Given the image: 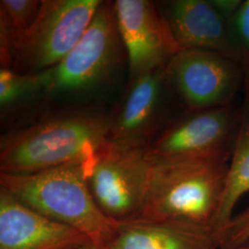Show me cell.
<instances>
[{
	"label": "cell",
	"mask_w": 249,
	"mask_h": 249,
	"mask_svg": "<svg viewBox=\"0 0 249 249\" xmlns=\"http://www.w3.org/2000/svg\"><path fill=\"white\" fill-rule=\"evenodd\" d=\"M41 92L44 93L40 74H23L1 68L0 107L2 114Z\"/></svg>",
	"instance_id": "2e32d148"
},
{
	"label": "cell",
	"mask_w": 249,
	"mask_h": 249,
	"mask_svg": "<svg viewBox=\"0 0 249 249\" xmlns=\"http://www.w3.org/2000/svg\"><path fill=\"white\" fill-rule=\"evenodd\" d=\"M249 113V111H248Z\"/></svg>",
	"instance_id": "7402d4cb"
},
{
	"label": "cell",
	"mask_w": 249,
	"mask_h": 249,
	"mask_svg": "<svg viewBox=\"0 0 249 249\" xmlns=\"http://www.w3.org/2000/svg\"><path fill=\"white\" fill-rule=\"evenodd\" d=\"M230 157L231 154L207 159H150L139 220L185 221L211 227L219 209Z\"/></svg>",
	"instance_id": "7a4b0ae2"
},
{
	"label": "cell",
	"mask_w": 249,
	"mask_h": 249,
	"mask_svg": "<svg viewBox=\"0 0 249 249\" xmlns=\"http://www.w3.org/2000/svg\"><path fill=\"white\" fill-rule=\"evenodd\" d=\"M165 68L130 81L121 105L109 116L108 142L122 147L146 149L156 137L164 89L168 85Z\"/></svg>",
	"instance_id": "30bf717a"
},
{
	"label": "cell",
	"mask_w": 249,
	"mask_h": 249,
	"mask_svg": "<svg viewBox=\"0 0 249 249\" xmlns=\"http://www.w3.org/2000/svg\"><path fill=\"white\" fill-rule=\"evenodd\" d=\"M89 240L37 213L0 187V249H67Z\"/></svg>",
	"instance_id": "7c38bea8"
},
{
	"label": "cell",
	"mask_w": 249,
	"mask_h": 249,
	"mask_svg": "<svg viewBox=\"0 0 249 249\" xmlns=\"http://www.w3.org/2000/svg\"><path fill=\"white\" fill-rule=\"evenodd\" d=\"M0 187L56 223L105 246L116 223L101 212L89 190L83 165L68 164L32 174L0 175Z\"/></svg>",
	"instance_id": "3957f363"
},
{
	"label": "cell",
	"mask_w": 249,
	"mask_h": 249,
	"mask_svg": "<svg viewBox=\"0 0 249 249\" xmlns=\"http://www.w3.org/2000/svg\"><path fill=\"white\" fill-rule=\"evenodd\" d=\"M114 9L128 59L130 81L166 67L180 51L154 2L117 0Z\"/></svg>",
	"instance_id": "ba28073f"
},
{
	"label": "cell",
	"mask_w": 249,
	"mask_h": 249,
	"mask_svg": "<svg viewBox=\"0 0 249 249\" xmlns=\"http://www.w3.org/2000/svg\"><path fill=\"white\" fill-rule=\"evenodd\" d=\"M231 36L239 52L249 55V0L242 2L230 21Z\"/></svg>",
	"instance_id": "ac0fdd59"
},
{
	"label": "cell",
	"mask_w": 249,
	"mask_h": 249,
	"mask_svg": "<svg viewBox=\"0 0 249 249\" xmlns=\"http://www.w3.org/2000/svg\"><path fill=\"white\" fill-rule=\"evenodd\" d=\"M239 249H249V243H248V244H246L245 246H243L242 248H240Z\"/></svg>",
	"instance_id": "44dd1931"
},
{
	"label": "cell",
	"mask_w": 249,
	"mask_h": 249,
	"mask_svg": "<svg viewBox=\"0 0 249 249\" xmlns=\"http://www.w3.org/2000/svg\"><path fill=\"white\" fill-rule=\"evenodd\" d=\"M108 249L106 248L105 246H102V245H99L96 244L92 241L87 240L80 243V244H77V245H74L72 247H70L69 249Z\"/></svg>",
	"instance_id": "ffe728a7"
},
{
	"label": "cell",
	"mask_w": 249,
	"mask_h": 249,
	"mask_svg": "<svg viewBox=\"0 0 249 249\" xmlns=\"http://www.w3.org/2000/svg\"><path fill=\"white\" fill-rule=\"evenodd\" d=\"M165 71L168 85L191 112L226 106L240 82L234 60L202 50H180Z\"/></svg>",
	"instance_id": "52a82bcc"
},
{
	"label": "cell",
	"mask_w": 249,
	"mask_h": 249,
	"mask_svg": "<svg viewBox=\"0 0 249 249\" xmlns=\"http://www.w3.org/2000/svg\"><path fill=\"white\" fill-rule=\"evenodd\" d=\"M249 192V113L248 112L243 117L240 126L234 136L221 201L211 226L218 241L234 216L233 212L238 201Z\"/></svg>",
	"instance_id": "5bb4252c"
},
{
	"label": "cell",
	"mask_w": 249,
	"mask_h": 249,
	"mask_svg": "<svg viewBox=\"0 0 249 249\" xmlns=\"http://www.w3.org/2000/svg\"><path fill=\"white\" fill-rule=\"evenodd\" d=\"M220 249H239L249 243V208L234 214L219 238Z\"/></svg>",
	"instance_id": "e0dca14e"
},
{
	"label": "cell",
	"mask_w": 249,
	"mask_h": 249,
	"mask_svg": "<svg viewBox=\"0 0 249 249\" xmlns=\"http://www.w3.org/2000/svg\"><path fill=\"white\" fill-rule=\"evenodd\" d=\"M108 249H221L211 227L185 221L117 223Z\"/></svg>",
	"instance_id": "4fadbf2b"
},
{
	"label": "cell",
	"mask_w": 249,
	"mask_h": 249,
	"mask_svg": "<svg viewBox=\"0 0 249 249\" xmlns=\"http://www.w3.org/2000/svg\"><path fill=\"white\" fill-rule=\"evenodd\" d=\"M109 116L74 113L53 116L2 139L1 174H32L54 167H85L107 142Z\"/></svg>",
	"instance_id": "6da1fadb"
},
{
	"label": "cell",
	"mask_w": 249,
	"mask_h": 249,
	"mask_svg": "<svg viewBox=\"0 0 249 249\" xmlns=\"http://www.w3.org/2000/svg\"><path fill=\"white\" fill-rule=\"evenodd\" d=\"M211 2L222 14L223 18L228 21H231V18L240 8L242 4L239 0H213Z\"/></svg>",
	"instance_id": "d6986e66"
},
{
	"label": "cell",
	"mask_w": 249,
	"mask_h": 249,
	"mask_svg": "<svg viewBox=\"0 0 249 249\" xmlns=\"http://www.w3.org/2000/svg\"><path fill=\"white\" fill-rule=\"evenodd\" d=\"M42 1H0V61L2 69L11 70L14 45L34 24Z\"/></svg>",
	"instance_id": "9a60e30c"
},
{
	"label": "cell",
	"mask_w": 249,
	"mask_h": 249,
	"mask_svg": "<svg viewBox=\"0 0 249 249\" xmlns=\"http://www.w3.org/2000/svg\"><path fill=\"white\" fill-rule=\"evenodd\" d=\"M150 167L146 149L108 141L84 167L92 196L110 221L117 224L141 218Z\"/></svg>",
	"instance_id": "8992f818"
},
{
	"label": "cell",
	"mask_w": 249,
	"mask_h": 249,
	"mask_svg": "<svg viewBox=\"0 0 249 249\" xmlns=\"http://www.w3.org/2000/svg\"><path fill=\"white\" fill-rule=\"evenodd\" d=\"M157 6L179 50H202L239 59L228 21L211 1L174 0Z\"/></svg>",
	"instance_id": "8fae6325"
},
{
	"label": "cell",
	"mask_w": 249,
	"mask_h": 249,
	"mask_svg": "<svg viewBox=\"0 0 249 249\" xmlns=\"http://www.w3.org/2000/svg\"><path fill=\"white\" fill-rule=\"evenodd\" d=\"M192 113L156 135L146 148L149 159H207L231 154L234 124L231 108L224 106Z\"/></svg>",
	"instance_id": "9c48e42d"
},
{
	"label": "cell",
	"mask_w": 249,
	"mask_h": 249,
	"mask_svg": "<svg viewBox=\"0 0 249 249\" xmlns=\"http://www.w3.org/2000/svg\"><path fill=\"white\" fill-rule=\"evenodd\" d=\"M103 1L43 0L32 27L14 45L11 70L39 74L71 51Z\"/></svg>",
	"instance_id": "5b68a950"
},
{
	"label": "cell",
	"mask_w": 249,
	"mask_h": 249,
	"mask_svg": "<svg viewBox=\"0 0 249 249\" xmlns=\"http://www.w3.org/2000/svg\"><path fill=\"white\" fill-rule=\"evenodd\" d=\"M122 49L114 3L102 2L71 51L53 68L39 73L44 93L71 95L98 87L116 71Z\"/></svg>",
	"instance_id": "277c9868"
}]
</instances>
